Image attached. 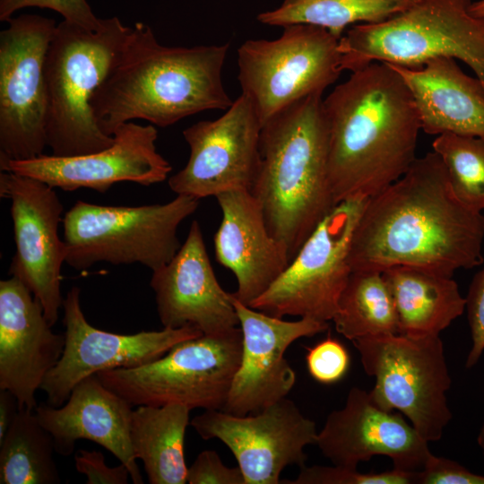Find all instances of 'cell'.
<instances>
[{"mask_svg":"<svg viewBox=\"0 0 484 484\" xmlns=\"http://www.w3.org/2000/svg\"><path fill=\"white\" fill-rule=\"evenodd\" d=\"M484 215L454 194L439 155L417 157L408 170L368 197L354 231V271L407 265L453 277L483 264Z\"/></svg>","mask_w":484,"mask_h":484,"instance_id":"obj_1","label":"cell"},{"mask_svg":"<svg viewBox=\"0 0 484 484\" xmlns=\"http://www.w3.org/2000/svg\"><path fill=\"white\" fill-rule=\"evenodd\" d=\"M323 107L336 203L378 194L416 160L419 117L404 80L388 63L372 62L350 72Z\"/></svg>","mask_w":484,"mask_h":484,"instance_id":"obj_2","label":"cell"},{"mask_svg":"<svg viewBox=\"0 0 484 484\" xmlns=\"http://www.w3.org/2000/svg\"><path fill=\"white\" fill-rule=\"evenodd\" d=\"M229 44L170 47L160 44L149 25L135 22L110 72L91 99L99 128L107 134L122 124L143 119L167 127L233 103L222 82Z\"/></svg>","mask_w":484,"mask_h":484,"instance_id":"obj_3","label":"cell"},{"mask_svg":"<svg viewBox=\"0 0 484 484\" xmlns=\"http://www.w3.org/2000/svg\"><path fill=\"white\" fill-rule=\"evenodd\" d=\"M323 99L322 93L306 97L261 129L260 162L250 192L290 261L337 204L328 175Z\"/></svg>","mask_w":484,"mask_h":484,"instance_id":"obj_4","label":"cell"},{"mask_svg":"<svg viewBox=\"0 0 484 484\" xmlns=\"http://www.w3.org/2000/svg\"><path fill=\"white\" fill-rule=\"evenodd\" d=\"M131 27L116 16L90 30L63 20L47 51V145L52 155L76 156L109 147L113 135L98 125L91 99L117 60Z\"/></svg>","mask_w":484,"mask_h":484,"instance_id":"obj_5","label":"cell"},{"mask_svg":"<svg viewBox=\"0 0 484 484\" xmlns=\"http://www.w3.org/2000/svg\"><path fill=\"white\" fill-rule=\"evenodd\" d=\"M471 0H414L378 23L351 26L339 39L342 71L372 62L421 67L436 57L466 64L484 88V18L470 12Z\"/></svg>","mask_w":484,"mask_h":484,"instance_id":"obj_6","label":"cell"},{"mask_svg":"<svg viewBox=\"0 0 484 484\" xmlns=\"http://www.w3.org/2000/svg\"><path fill=\"white\" fill-rule=\"evenodd\" d=\"M198 207V199L183 194L166 203L140 206L79 200L62 220L65 263L78 271L101 262L137 263L153 272L177 253L182 246L177 229Z\"/></svg>","mask_w":484,"mask_h":484,"instance_id":"obj_7","label":"cell"},{"mask_svg":"<svg viewBox=\"0 0 484 484\" xmlns=\"http://www.w3.org/2000/svg\"><path fill=\"white\" fill-rule=\"evenodd\" d=\"M241 352L242 332L235 327L183 341L145 365L96 375L133 406L178 403L190 410L222 411Z\"/></svg>","mask_w":484,"mask_h":484,"instance_id":"obj_8","label":"cell"},{"mask_svg":"<svg viewBox=\"0 0 484 484\" xmlns=\"http://www.w3.org/2000/svg\"><path fill=\"white\" fill-rule=\"evenodd\" d=\"M365 372L376 378L373 402L407 417L428 443L439 440L452 419L449 375L439 335L386 334L352 341Z\"/></svg>","mask_w":484,"mask_h":484,"instance_id":"obj_9","label":"cell"},{"mask_svg":"<svg viewBox=\"0 0 484 484\" xmlns=\"http://www.w3.org/2000/svg\"><path fill=\"white\" fill-rule=\"evenodd\" d=\"M339 39L307 23L283 27L275 39H247L238 48V79L262 125L288 106L322 93L342 72Z\"/></svg>","mask_w":484,"mask_h":484,"instance_id":"obj_10","label":"cell"},{"mask_svg":"<svg viewBox=\"0 0 484 484\" xmlns=\"http://www.w3.org/2000/svg\"><path fill=\"white\" fill-rule=\"evenodd\" d=\"M367 199L355 195L337 203L283 272L249 307L281 318L332 321L352 272L351 242Z\"/></svg>","mask_w":484,"mask_h":484,"instance_id":"obj_11","label":"cell"},{"mask_svg":"<svg viewBox=\"0 0 484 484\" xmlns=\"http://www.w3.org/2000/svg\"><path fill=\"white\" fill-rule=\"evenodd\" d=\"M0 32V163L29 160L47 147L45 61L55 20L21 14Z\"/></svg>","mask_w":484,"mask_h":484,"instance_id":"obj_12","label":"cell"},{"mask_svg":"<svg viewBox=\"0 0 484 484\" xmlns=\"http://www.w3.org/2000/svg\"><path fill=\"white\" fill-rule=\"evenodd\" d=\"M203 439H219L235 456L245 484H279L290 465L305 466L306 446L315 445V421L287 397L244 416L204 410L190 421Z\"/></svg>","mask_w":484,"mask_h":484,"instance_id":"obj_13","label":"cell"},{"mask_svg":"<svg viewBox=\"0 0 484 484\" xmlns=\"http://www.w3.org/2000/svg\"><path fill=\"white\" fill-rule=\"evenodd\" d=\"M0 195L11 203L16 246L9 274L30 290L53 326L64 302L61 269L65 249L58 235L63 204L48 184L11 171L0 173Z\"/></svg>","mask_w":484,"mask_h":484,"instance_id":"obj_14","label":"cell"},{"mask_svg":"<svg viewBox=\"0 0 484 484\" xmlns=\"http://www.w3.org/2000/svg\"><path fill=\"white\" fill-rule=\"evenodd\" d=\"M80 292L73 286L64 298L65 349L40 389L46 393V403L49 406L63 405L73 388L91 375L145 365L165 355L176 344L203 335L191 326L163 327L134 334L98 329L87 321L82 312Z\"/></svg>","mask_w":484,"mask_h":484,"instance_id":"obj_15","label":"cell"},{"mask_svg":"<svg viewBox=\"0 0 484 484\" xmlns=\"http://www.w3.org/2000/svg\"><path fill=\"white\" fill-rule=\"evenodd\" d=\"M261 129L255 109L243 93L218 118L186 128L189 158L169 178V188L198 200L229 190L250 191L260 162Z\"/></svg>","mask_w":484,"mask_h":484,"instance_id":"obj_16","label":"cell"},{"mask_svg":"<svg viewBox=\"0 0 484 484\" xmlns=\"http://www.w3.org/2000/svg\"><path fill=\"white\" fill-rule=\"evenodd\" d=\"M113 137L109 147L95 152L76 156L42 154L2 162L0 169L64 191L90 188L101 194L118 182L147 186L167 179L172 167L157 151L158 131L153 125L130 121L119 125Z\"/></svg>","mask_w":484,"mask_h":484,"instance_id":"obj_17","label":"cell"},{"mask_svg":"<svg viewBox=\"0 0 484 484\" xmlns=\"http://www.w3.org/2000/svg\"><path fill=\"white\" fill-rule=\"evenodd\" d=\"M242 332V352L222 411L244 416L256 413L287 397L296 373L285 359L297 340L328 329V322L312 318L286 321L243 304L232 293Z\"/></svg>","mask_w":484,"mask_h":484,"instance_id":"obj_18","label":"cell"},{"mask_svg":"<svg viewBox=\"0 0 484 484\" xmlns=\"http://www.w3.org/2000/svg\"><path fill=\"white\" fill-rule=\"evenodd\" d=\"M315 445L333 465L352 469L384 455L394 469L420 471L432 454L428 442L402 416L379 408L369 392L356 386L344 406L327 416Z\"/></svg>","mask_w":484,"mask_h":484,"instance_id":"obj_19","label":"cell"},{"mask_svg":"<svg viewBox=\"0 0 484 484\" xmlns=\"http://www.w3.org/2000/svg\"><path fill=\"white\" fill-rule=\"evenodd\" d=\"M65 344L41 304L17 277L0 281V389L11 392L20 409L35 411L36 393L56 367Z\"/></svg>","mask_w":484,"mask_h":484,"instance_id":"obj_20","label":"cell"},{"mask_svg":"<svg viewBox=\"0 0 484 484\" xmlns=\"http://www.w3.org/2000/svg\"><path fill=\"white\" fill-rule=\"evenodd\" d=\"M150 286L163 327L191 326L209 335L239 325L232 293L217 281L197 220L174 257L152 272Z\"/></svg>","mask_w":484,"mask_h":484,"instance_id":"obj_21","label":"cell"},{"mask_svg":"<svg viewBox=\"0 0 484 484\" xmlns=\"http://www.w3.org/2000/svg\"><path fill=\"white\" fill-rule=\"evenodd\" d=\"M133 407L91 375L73 388L63 405H38L35 413L51 434L56 454L69 456L78 440L92 441L126 466L134 484H143L130 441Z\"/></svg>","mask_w":484,"mask_h":484,"instance_id":"obj_22","label":"cell"},{"mask_svg":"<svg viewBox=\"0 0 484 484\" xmlns=\"http://www.w3.org/2000/svg\"><path fill=\"white\" fill-rule=\"evenodd\" d=\"M215 198L222 212L213 238L216 260L237 279L234 297L250 306L290 260L284 246L270 232L263 211L249 190H229Z\"/></svg>","mask_w":484,"mask_h":484,"instance_id":"obj_23","label":"cell"},{"mask_svg":"<svg viewBox=\"0 0 484 484\" xmlns=\"http://www.w3.org/2000/svg\"><path fill=\"white\" fill-rule=\"evenodd\" d=\"M389 65L408 86L424 133L484 137V88L454 58H432L419 68Z\"/></svg>","mask_w":484,"mask_h":484,"instance_id":"obj_24","label":"cell"},{"mask_svg":"<svg viewBox=\"0 0 484 484\" xmlns=\"http://www.w3.org/2000/svg\"><path fill=\"white\" fill-rule=\"evenodd\" d=\"M382 273L394 303L399 334L439 335L465 310L466 298L453 277L407 265Z\"/></svg>","mask_w":484,"mask_h":484,"instance_id":"obj_25","label":"cell"},{"mask_svg":"<svg viewBox=\"0 0 484 484\" xmlns=\"http://www.w3.org/2000/svg\"><path fill=\"white\" fill-rule=\"evenodd\" d=\"M190 409L183 404L139 405L133 410L130 441L151 484H185V436Z\"/></svg>","mask_w":484,"mask_h":484,"instance_id":"obj_26","label":"cell"},{"mask_svg":"<svg viewBox=\"0 0 484 484\" xmlns=\"http://www.w3.org/2000/svg\"><path fill=\"white\" fill-rule=\"evenodd\" d=\"M55 453L54 439L35 411L20 409L0 442V483H60Z\"/></svg>","mask_w":484,"mask_h":484,"instance_id":"obj_27","label":"cell"},{"mask_svg":"<svg viewBox=\"0 0 484 484\" xmlns=\"http://www.w3.org/2000/svg\"><path fill=\"white\" fill-rule=\"evenodd\" d=\"M414 0H284L257 21L284 27L307 23L323 27L341 39L349 26L385 22L407 9Z\"/></svg>","mask_w":484,"mask_h":484,"instance_id":"obj_28","label":"cell"},{"mask_svg":"<svg viewBox=\"0 0 484 484\" xmlns=\"http://www.w3.org/2000/svg\"><path fill=\"white\" fill-rule=\"evenodd\" d=\"M332 321L337 333L351 341L399 333L394 303L383 273L352 272Z\"/></svg>","mask_w":484,"mask_h":484,"instance_id":"obj_29","label":"cell"},{"mask_svg":"<svg viewBox=\"0 0 484 484\" xmlns=\"http://www.w3.org/2000/svg\"><path fill=\"white\" fill-rule=\"evenodd\" d=\"M433 151L445 167L452 189L464 205L484 210V137L445 133L436 135Z\"/></svg>","mask_w":484,"mask_h":484,"instance_id":"obj_30","label":"cell"},{"mask_svg":"<svg viewBox=\"0 0 484 484\" xmlns=\"http://www.w3.org/2000/svg\"><path fill=\"white\" fill-rule=\"evenodd\" d=\"M417 471L393 469L383 472H360L343 466H303L289 484H416Z\"/></svg>","mask_w":484,"mask_h":484,"instance_id":"obj_31","label":"cell"},{"mask_svg":"<svg viewBox=\"0 0 484 484\" xmlns=\"http://www.w3.org/2000/svg\"><path fill=\"white\" fill-rule=\"evenodd\" d=\"M306 362L308 373L321 384H333L346 375L350 358L341 341L331 336L307 349Z\"/></svg>","mask_w":484,"mask_h":484,"instance_id":"obj_32","label":"cell"},{"mask_svg":"<svg viewBox=\"0 0 484 484\" xmlns=\"http://www.w3.org/2000/svg\"><path fill=\"white\" fill-rule=\"evenodd\" d=\"M26 7L50 9L65 21L90 30L99 29L101 23L87 0H0V21L7 22L15 12Z\"/></svg>","mask_w":484,"mask_h":484,"instance_id":"obj_33","label":"cell"},{"mask_svg":"<svg viewBox=\"0 0 484 484\" xmlns=\"http://www.w3.org/2000/svg\"><path fill=\"white\" fill-rule=\"evenodd\" d=\"M466 298L471 347L465 367H473L484 351V267L472 278Z\"/></svg>","mask_w":484,"mask_h":484,"instance_id":"obj_34","label":"cell"},{"mask_svg":"<svg viewBox=\"0 0 484 484\" xmlns=\"http://www.w3.org/2000/svg\"><path fill=\"white\" fill-rule=\"evenodd\" d=\"M189 484H245L239 467H228L214 450L201 452L187 471Z\"/></svg>","mask_w":484,"mask_h":484,"instance_id":"obj_35","label":"cell"},{"mask_svg":"<svg viewBox=\"0 0 484 484\" xmlns=\"http://www.w3.org/2000/svg\"><path fill=\"white\" fill-rule=\"evenodd\" d=\"M416 484H484V476L471 472L455 461L433 454L417 471Z\"/></svg>","mask_w":484,"mask_h":484,"instance_id":"obj_36","label":"cell"},{"mask_svg":"<svg viewBox=\"0 0 484 484\" xmlns=\"http://www.w3.org/2000/svg\"><path fill=\"white\" fill-rule=\"evenodd\" d=\"M75 469L86 476L87 484H127L130 472L126 466L107 465L101 452L79 450L74 456Z\"/></svg>","mask_w":484,"mask_h":484,"instance_id":"obj_37","label":"cell"},{"mask_svg":"<svg viewBox=\"0 0 484 484\" xmlns=\"http://www.w3.org/2000/svg\"><path fill=\"white\" fill-rule=\"evenodd\" d=\"M20 411L17 398L9 391L0 389V442Z\"/></svg>","mask_w":484,"mask_h":484,"instance_id":"obj_38","label":"cell"},{"mask_svg":"<svg viewBox=\"0 0 484 484\" xmlns=\"http://www.w3.org/2000/svg\"><path fill=\"white\" fill-rule=\"evenodd\" d=\"M470 12L476 17L484 18V0L472 2L470 6Z\"/></svg>","mask_w":484,"mask_h":484,"instance_id":"obj_39","label":"cell"},{"mask_svg":"<svg viewBox=\"0 0 484 484\" xmlns=\"http://www.w3.org/2000/svg\"><path fill=\"white\" fill-rule=\"evenodd\" d=\"M477 442L479 446L481 448L483 454H484V424L480 428V430L479 432V435L477 436Z\"/></svg>","mask_w":484,"mask_h":484,"instance_id":"obj_40","label":"cell"}]
</instances>
